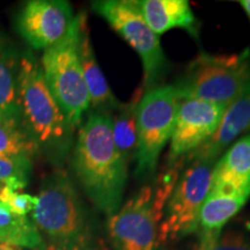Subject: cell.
<instances>
[{"mask_svg": "<svg viewBox=\"0 0 250 250\" xmlns=\"http://www.w3.org/2000/svg\"><path fill=\"white\" fill-rule=\"evenodd\" d=\"M72 167L96 208L110 217L120 210L127 183V167L115 145L111 116L90 114L80 126Z\"/></svg>", "mask_w": 250, "mask_h": 250, "instance_id": "1", "label": "cell"}, {"mask_svg": "<svg viewBox=\"0 0 250 250\" xmlns=\"http://www.w3.org/2000/svg\"><path fill=\"white\" fill-rule=\"evenodd\" d=\"M31 221L55 250H103L85 204L64 171L43 181Z\"/></svg>", "mask_w": 250, "mask_h": 250, "instance_id": "2", "label": "cell"}, {"mask_svg": "<svg viewBox=\"0 0 250 250\" xmlns=\"http://www.w3.org/2000/svg\"><path fill=\"white\" fill-rule=\"evenodd\" d=\"M18 92L24 124L39 146L62 160L72 145L74 130L52 95L41 64L30 52L20 57Z\"/></svg>", "mask_w": 250, "mask_h": 250, "instance_id": "3", "label": "cell"}, {"mask_svg": "<svg viewBox=\"0 0 250 250\" xmlns=\"http://www.w3.org/2000/svg\"><path fill=\"white\" fill-rule=\"evenodd\" d=\"M174 87L180 99L227 108L250 87V50L230 55L201 52Z\"/></svg>", "mask_w": 250, "mask_h": 250, "instance_id": "4", "label": "cell"}, {"mask_svg": "<svg viewBox=\"0 0 250 250\" xmlns=\"http://www.w3.org/2000/svg\"><path fill=\"white\" fill-rule=\"evenodd\" d=\"M81 13L62 41L43 51L41 67L52 95L73 130L81 126L89 96L79 58Z\"/></svg>", "mask_w": 250, "mask_h": 250, "instance_id": "5", "label": "cell"}, {"mask_svg": "<svg viewBox=\"0 0 250 250\" xmlns=\"http://www.w3.org/2000/svg\"><path fill=\"white\" fill-rule=\"evenodd\" d=\"M180 96L174 85L144 92L137 110V149L134 176L139 181L154 176L159 159L171 138Z\"/></svg>", "mask_w": 250, "mask_h": 250, "instance_id": "6", "label": "cell"}, {"mask_svg": "<svg viewBox=\"0 0 250 250\" xmlns=\"http://www.w3.org/2000/svg\"><path fill=\"white\" fill-rule=\"evenodd\" d=\"M92 8L138 54L143 65L144 92L161 86L169 71V61L160 39L146 23L136 1L98 0L92 2Z\"/></svg>", "mask_w": 250, "mask_h": 250, "instance_id": "7", "label": "cell"}, {"mask_svg": "<svg viewBox=\"0 0 250 250\" xmlns=\"http://www.w3.org/2000/svg\"><path fill=\"white\" fill-rule=\"evenodd\" d=\"M158 227L156 245L180 240L198 230L199 212L210 192L213 162L186 160Z\"/></svg>", "mask_w": 250, "mask_h": 250, "instance_id": "8", "label": "cell"}, {"mask_svg": "<svg viewBox=\"0 0 250 250\" xmlns=\"http://www.w3.org/2000/svg\"><path fill=\"white\" fill-rule=\"evenodd\" d=\"M161 215L154 208L153 187L144 186L116 213L108 217V234L114 250H153Z\"/></svg>", "mask_w": 250, "mask_h": 250, "instance_id": "9", "label": "cell"}, {"mask_svg": "<svg viewBox=\"0 0 250 250\" xmlns=\"http://www.w3.org/2000/svg\"><path fill=\"white\" fill-rule=\"evenodd\" d=\"M224 107L195 99H180L170 138L168 166L182 160L217 131Z\"/></svg>", "mask_w": 250, "mask_h": 250, "instance_id": "10", "label": "cell"}, {"mask_svg": "<svg viewBox=\"0 0 250 250\" xmlns=\"http://www.w3.org/2000/svg\"><path fill=\"white\" fill-rule=\"evenodd\" d=\"M74 19L65 0H30L19 12L17 27L31 48L44 51L66 36Z\"/></svg>", "mask_w": 250, "mask_h": 250, "instance_id": "11", "label": "cell"}, {"mask_svg": "<svg viewBox=\"0 0 250 250\" xmlns=\"http://www.w3.org/2000/svg\"><path fill=\"white\" fill-rule=\"evenodd\" d=\"M248 131H250V87L225 109L213 136L184 159L215 164L221 153Z\"/></svg>", "mask_w": 250, "mask_h": 250, "instance_id": "12", "label": "cell"}, {"mask_svg": "<svg viewBox=\"0 0 250 250\" xmlns=\"http://www.w3.org/2000/svg\"><path fill=\"white\" fill-rule=\"evenodd\" d=\"M210 190L250 198V133L236 140L215 161Z\"/></svg>", "mask_w": 250, "mask_h": 250, "instance_id": "13", "label": "cell"}, {"mask_svg": "<svg viewBox=\"0 0 250 250\" xmlns=\"http://www.w3.org/2000/svg\"><path fill=\"white\" fill-rule=\"evenodd\" d=\"M79 58L89 96V107L95 109V112H101V114H107L111 116L115 111L121 108L122 103L112 94L96 59L92 42H90L89 28L87 24V15L85 13H81Z\"/></svg>", "mask_w": 250, "mask_h": 250, "instance_id": "14", "label": "cell"}, {"mask_svg": "<svg viewBox=\"0 0 250 250\" xmlns=\"http://www.w3.org/2000/svg\"><path fill=\"white\" fill-rule=\"evenodd\" d=\"M136 4L155 35L180 28L195 40L199 39L201 23L187 0H137Z\"/></svg>", "mask_w": 250, "mask_h": 250, "instance_id": "15", "label": "cell"}, {"mask_svg": "<svg viewBox=\"0 0 250 250\" xmlns=\"http://www.w3.org/2000/svg\"><path fill=\"white\" fill-rule=\"evenodd\" d=\"M19 62L11 42L0 31V120L24 124L18 92Z\"/></svg>", "mask_w": 250, "mask_h": 250, "instance_id": "16", "label": "cell"}, {"mask_svg": "<svg viewBox=\"0 0 250 250\" xmlns=\"http://www.w3.org/2000/svg\"><path fill=\"white\" fill-rule=\"evenodd\" d=\"M248 199L236 193L210 190L199 212L198 229H201V234L220 233L225 225L239 213Z\"/></svg>", "mask_w": 250, "mask_h": 250, "instance_id": "17", "label": "cell"}, {"mask_svg": "<svg viewBox=\"0 0 250 250\" xmlns=\"http://www.w3.org/2000/svg\"><path fill=\"white\" fill-rule=\"evenodd\" d=\"M144 94L143 88L134 93L132 100L122 103L121 108L112 114V136L115 145L127 165L134 160L137 149V110Z\"/></svg>", "mask_w": 250, "mask_h": 250, "instance_id": "18", "label": "cell"}, {"mask_svg": "<svg viewBox=\"0 0 250 250\" xmlns=\"http://www.w3.org/2000/svg\"><path fill=\"white\" fill-rule=\"evenodd\" d=\"M0 243L14 248L37 249L43 247V239L33 221L13 214L0 203Z\"/></svg>", "mask_w": 250, "mask_h": 250, "instance_id": "19", "label": "cell"}, {"mask_svg": "<svg viewBox=\"0 0 250 250\" xmlns=\"http://www.w3.org/2000/svg\"><path fill=\"white\" fill-rule=\"evenodd\" d=\"M39 149L23 123L0 120V155L33 158Z\"/></svg>", "mask_w": 250, "mask_h": 250, "instance_id": "20", "label": "cell"}, {"mask_svg": "<svg viewBox=\"0 0 250 250\" xmlns=\"http://www.w3.org/2000/svg\"><path fill=\"white\" fill-rule=\"evenodd\" d=\"M31 158L0 155V183L13 190H22L29 182Z\"/></svg>", "mask_w": 250, "mask_h": 250, "instance_id": "21", "label": "cell"}, {"mask_svg": "<svg viewBox=\"0 0 250 250\" xmlns=\"http://www.w3.org/2000/svg\"><path fill=\"white\" fill-rule=\"evenodd\" d=\"M197 250H250V237L237 230L201 234Z\"/></svg>", "mask_w": 250, "mask_h": 250, "instance_id": "22", "label": "cell"}, {"mask_svg": "<svg viewBox=\"0 0 250 250\" xmlns=\"http://www.w3.org/2000/svg\"><path fill=\"white\" fill-rule=\"evenodd\" d=\"M0 203H2L8 210L15 215L27 217L31 213L37 204V197L19 192L9 187H4L0 191Z\"/></svg>", "mask_w": 250, "mask_h": 250, "instance_id": "23", "label": "cell"}, {"mask_svg": "<svg viewBox=\"0 0 250 250\" xmlns=\"http://www.w3.org/2000/svg\"><path fill=\"white\" fill-rule=\"evenodd\" d=\"M239 4L241 5L243 11L246 12L247 17H248L250 20V0H241V1H239Z\"/></svg>", "mask_w": 250, "mask_h": 250, "instance_id": "24", "label": "cell"}, {"mask_svg": "<svg viewBox=\"0 0 250 250\" xmlns=\"http://www.w3.org/2000/svg\"><path fill=\"white\" fill-rule=\"evenodd\" d=\"M19 248H14V247H11V246H7V245H2V243H0V250H18Z\"/></svg>", "mask_w": 250, "mask_h": 250, "instance_id": "25", "label": "cell"}, {"mask_svg": "<svg viewBox=\"0 0 250 250\" xmlns=\"http://www.w3.org/2000/svg\"><path fill=\"white\" fill-rule=\"evenodd\" d=\"M5 186H4V184H1V183H0V191H1V190H2V188H4Z\"/></svg>", "mask_w": 250, "mask_h": 250, "instance_id": "26", "label": "cell"}, {"mask_svg": "<svg viewBox=\"0 0 250 250\" xmlns=\"http://www.w3.org/2000/svg\"><path fill=\"white\" fill-rule=\"evenodd\" d=\"M46 250H55V249H54V248H51V247H49V248L46 249Z\"/></svg>", "mask_w": 250, "mask_h": 250, "instance_id": "27", "label": "cell"}]
</instances>
